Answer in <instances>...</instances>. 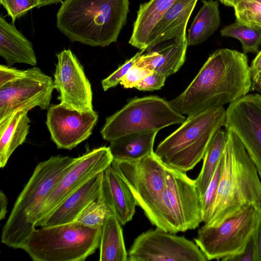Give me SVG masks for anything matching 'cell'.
Here are the masks:
<instances>
[{
	"label": "cell",
	"mask_w": 261,
	"mask_h": 261,
	"mask_svg": "<svg viewBox=\"0 0 261 261\" xmlns=\"http://www.w3.org/2000/svg\"><path fill=\"white\" fill-rule=\"evenodd\" d=\"M38 6L39 3L37 0H14L7 13L14 22L16 18L21 17L33 8H38Z\"/></svg>",
	"instance_id": "e575fe53"
},
{
	"label": "cell",
	"mask_w": 261,
	"mask_h": 261,
	"mask_svg": "<svg viewBox=\"0 0 261 261\" xmlns=\"http://www.w3.org/2000/svg\"><path fill=\"white\" fill-rule=\"evenodd\" d=\"M111 211L100 197L89 203L79 215L75 222L92 228L101 227Z\"/></svg>",
	"instance_id": "f1b7e54d"
},
{
	"label": "cell",
	"mask_w": 261,
	"mask_h": 261,
	"mask_svg": "<svg viewBox=\"0 0 261 261\" xmlns=\"http://www.w3.org/2000/svg\"><path fill=\"white\" fill-rule=\"evenodd\" d=\"M222 36L238 39L242 44L244 53H257L261 45V28L238 21L223 28Z\"/></svg>",
	"instance_id": "83f0119b"
},
{
	"label": "cell",
	"mask_w": 261,
	"mask_h": 261,
	"mask_svg": "<svg viewBox=\"0 0 261 261\" xmlns=\"http://www.w3.org/2000/svg\"><path fill=\"white\" fill-rule=\"evenodd\" d=\"M112 165L130 189L146 214L165 189L166 166L154 152L135 160H113Z\"/></svg>",
	"instance_id": "8fae6325"
},
{
	"label": "cell",
	"mask_w": 261,
	"mask_h": 261,
	"mask_svg": "<svg viewBox=\"0 0 261 261\" xmlns=\"http://www.w3.org/2000/svg\"><path fill=\"white\" fill-rule=\"evenodd\" d=\"M186 119L162 98L157 96L136 97L106 118L100 134L103 139L110 142L133 133L159 131L168 126L182 123Z\"/></svg>",
	"instance_id": "ba28073f"
},
{
	"label": "cell",
	"mask_w": 261,
	"mask_h": 261,
	"mask_svg": "<svg viewBox=\"0 0 261 261\" xmlns=\"http://www.w3.org/2000/svg\"><path fill=\"white\" fill-rule=\"evenodd\" d=\"M222 4L223 5L229 6L234 7L236 5L240 0H219Z\"/></svg>",
	"instance_id": "7bdbcfd3"
},
{
	"label": "cell",
	"mask_w": 261,
	"mask_h": 261,
	"mask_svg": "<svg viewBox=\"0 0 261 261\" xmlns=\"http://www.w3.org/2000/svg\"><path fill=\"white\" fill-rule=\"evenodd\" d=\"M39 3L38 8L48 5L58 3L61 2V0H37Z\"/></svg>",
	"instance_id": "b9f144b4"
},
{
	"label": "cell",
	"mask_w": 261,
	"mask_h": 261,
	"mask_svg": "<svg viewBox=\"0 0 261 261\" xmlns=\"http://www.w3.org/2000/svg\"><path fill=\"white\" fill-rule=\"evenodd\" d=\"M260 208L252 204L218 226L201 227L194 241L207 260L227 261L244 253L254 234Z\"/></svg>",
	"instance_id": "9c48e42d"
},
{
	"label": "cell",
	"mask_w": 261,
	"mask_h": 261,
	"mask_svg": "<svg viewBox=\"0 0 261 261\" xmlns=\"http://www.w3.org/2000/svg\"><path fill=\"white\" fill-rule=\"evenodd\" d=\"M129 261H205V256L192 241L156 227L142 233L128 253Z\"/></svg>",
	"instance_id": "7c38bea8"
},
{
	"label": "cell",
	"mask_w": 261,
	"mask_h": 261,
	"mask_svg": "<svg viewBox=\"0 0 261 261\" xmlns=\"http://www.w3.org/2000/svg\"><path fill=\"white\" fill-rule=\"evenodd\" d=\"M101 231L75 221L36 227L21 249L35 261H84L99 248Z\"/></svg>",
	"instance_id": "52a82bcc"
},
{
	"label": "cell",
	"mask_w": 261,
	"mask_h": 261,
	"mask_svg": "<svg viewBox=\"0 0 261 261\" xmlns=\"http://www.w3.org/2000/svg\"><path fill=\"white\" fill-rule=\"evenodd\" d=\"M8 199L5 194L0 192V219H4L7 213Z\"/></svg>",
	"instance_id": "ab89813d"
},
{
	"label": "cell",
	"mask_w": 261,
	"mask_h": 261,
	"mask_svg": "<svg viewBox=\"0 0 261 261\" xmlns=\"http://www.w3.org/2000/svg\"><path fill=\"white\" fill-rule=\"evenodd\" d=\"M98 118L94 110L81 112L60 103L49 107L46 124L57 148L71 150L90 137Z\"/></svg>",
	"instance_id": "2e32d148"
},
{
	"label": "cell",
	"mask_w": 261,
	"mask_h": 261,
	"mask_svg": "<svg viewBox=\"0 0 261 261\" xmlns=\"http://www.w3.org/2000/svg\"><path fill=\"white\" fill-rule=\"evenodd\" d=\"M145 50H141L134 57L125 62L116 70L113 72L107 78L101 81V85L104 91H107L120 84L121 80L127 74L130 68L136 63L139 57L142 55Z\"/></svg>",
	"instance_id": "1f68e13d"
},
{
	"label": "cell",
	"mask_w": 261,
	"mask_h": 261,
	"mask_svg": "<svg viewBox=\"0 0 261 261\" xmlns=\"http://www.w3.org/2000/svg\"><path fill=\"white\" fill-rule=\"evenodd\" d=\"M250 91L261 93V74L252 79Z\"/></svg>",
	"instance_id": "60d3db41"
},
{
	"label": "cell",
	"mask_w": 261,
	"mask_h": 261,
	"mask_svg": "<svg viewBox=\"0 0 261 261\" xmlns=\"http://www.w3.org/2000/svg\"><path fill=\"white\" fill-rule=\"evenodd\" d=\"M24 70H20L15 68L4 65L0 66V87L20 77Z\"/></svg>",
	"instance_id": "d590c367"
},
{
	"label": "cell",
	"mask_w": 261,
	"mask_h": 261,
	"mask_svg": "<svg viewBox=\"0 0 261 261\" xmlns=\"http://www.w3.org/2000/svg\"><path fill=\"white\" fill-rule=\"evenodd\" d=\"M145 215L152 225L170 233L196 228L202 222V213L195 180L166 166L163 193Z\"/></svg>",
	"instance_id": "8992f818"
},
{
	"label": "cell",
	"mask_w": 261,
	"mask_h": 261,
	"mask_svg": "<svg viewBox=\"0 0 261 261\" xmlns=\"http://www.w3.org/2000/svg\"><path fill=\"white\" fill-rule=\"evenodd\" d=\"M226 142V130L220 128L214 135L205 152L201 171L195 179L201 199L206 191L222 155Z\"/></svg>",
	"instance_id": "4316f807"
},
{
	"label": "cell",
	"mask_w": 261,
	"mask_h": 261,
	"mask_svg": "<svg viewBox=\"0 0 261 261\" xmlns=\"http://www.w3.org/2000/svg\"><path fill=\"white\" fill-rule=\"evenodd\" d=\"M77 160V158L58 155L37 164L3 228V244L14 249L22 248L27 237L36 228L42 203Z\"/></svg>",
	"instance_id": "277c9868"
},
{
	"label": "cell",
	"mask_w": 261,
	"mask_h": 261,
	"mask_svg": "<svg viewBox=\"0 0 261 261\" xmlns=\"http://www.w3.org/2000/svg\"><path fill=\"white\" fill-rule=\"evenodd\" d=\"M225 130L239 138L261 179V95L247 94L226 110Z\"/></svg>",
	"instance_id": "4fadbf2b"
},
{
	"label": "cell",
	"mask_w": 261,
	"mask_h": 261,
	"mask_svg": "<svg viewBox=\"0 0 261 261\" xmlns=\"http://www.w3.org/2000/svg\"><path fill=\"white\" fill-rule=\"evenodd\" d=\"M156 130L129 134L110 142L113 160H135L153 153Z\"/></svg>",
	"instance_id": "cb8c5ba5"
},
{
	"label": "cell",
	"mask_w": 261,
	"mask_h": 261,
	"mask_svg": "<svg viewBox=\"0 0 261 261\" xmlns=\"http://www.w3.org/2000/svg\"><path fill=\"white\" fill-rule=\"evenodd\" d=\"M113 161L109 147L105 146L94 149L77 157L76 163L60 179L42 203L37 222L49 214L80 186L103 172Z\"/></svg>",
	"instance_id": "9a60e30c"
},
{
	"label": "cell",
	"mask_w": 261,
	"mask_h": 261,
	"mask_svg": "<svg viewBox=\"0 0 261 261\" xmlns=\"http://www.w3.org/2000/svg\"><path fill=\"white\" fill-rule=\"evenodd\" d=\"M227 261H254V249L252 238L244 253L230 257Z\"/></svg>",
	"instance_id": "74e56055"
},
{
	"label": "cell",
	"mask_w": 261,
	"mask_h": 261,
	"mask_svg": "<svg viewBox=\"0 0 261 261\" xmlns=\"http://www.w3.org/2000/svg\"><path fill=\"white\" fill-rule=\"evenodd\" d=\"M223 163L222 154L206 191L201 198L202 222L204 223L207 218L216 195L221 177Z\"/></svg>",
	"instance_id": "4dcf8cb0"
},
{
	"label": "cell",
	"mask_w": 261,
	"mask_h": 261,
	"mask_svg": "<svg viewBox=\"0 0 261 261\" xmlns=\"http://www.w3.org/2000/svg\"><path fill=\"white\" fill-rule=\"evenodd\" d=\"M57 57L54 83L60 104L81 112L93 111L91 86L78 59L70 49Z\"/></svg>",
	"instance_id": "5bb4252c"
},
{
	"label": "cell",
	"mask_w": 261,
	"mask_h": 261,
	"mask_svg": "<svg viewBox=\"0 0 261 261\" xmlns=\"http://www.w3.org/2000/svg\"><path fill=\"white\" fill-rule=\"evenodd\" d=\"M0 56L9 66L15 63L35 66L37 63L31 42L2 16L0 17Z\"/></svg>",
	"instance_id": "44dd1931"
},
{
	"label": "cell",
	"mask_w": 261,
	"mask_h": 261,
	"mask_svg": "<svg viewBox=\"0 0 261 261\" xmlns=\"http://www.w3.org/2000/svg\"><path fill=\"white\" fill-rule=\"evenodd\" d=\"M101 197L121 225L132 220L137 205L135 197L112 164L103 172Z\"/></svg>",
	"instance_id": "ac0fdd59"
},
{
	"label": "cell",
	"mask_w": 261,
	"mask_h": 261,
	"mask_svg": "<svg viewBox=\"0 0 261 261\" xmlns=\"http://www.w3.org/2000/svg\"><path fill=\"white\" fill-rule=\"evenodd\" d=\"M100 261H126V251L121 224L114 214L105 220L99 244Z\"/></svg>",
	"instance_id": "d4e9b609"
},
{
	"label": "cell",
	"mask_w": 261,
	"mask_h": 261,
	"mask_svg": "<svg viewBox=\"0 0 261 261\" xmlns=\"http://www.w3.org/2000/svg\"><path fill=\"white\" fill-rule=\"evenodd\" d=\"M103 172L93 177L62 201L36 227H48L74 222L83 210L101 194Z\"/></svg>",
	"instance_id": "e0dca14e"
},
{
	"label": "cell",
	"mask_w": 261,
	"mask_h": 261,
	"mask_svg": "<svg viewBox=\"0 0 261 261\" xmlns=\"http://www.w3.org/2000/svg\"><path fill=\"white\" fill-rule=\"evenodd\" d=\"M233 8L236 21L261 28V0H240Z\"/></svg>",
	"instance_id": "f546056e"
},
{
	"label": "cell",
	"mask_w": 261,
	"mask_h": 261,
	"mask_svg": "<svg viewBox=\"0 0 261 261\" xmlns=\"http://www.w3.org/2000/svg\"><path fill=\"white\" fill-rule=\"evenodd\" d=\"M176 0H150L140 5L129 43L140 50L147 49L152 30Z\"/></svg>",
	"instance_id": "7402d4cb"
},
{
	"label": "cell",
	"mask_w": 261,
	"mask_h": 261,
	"mask_svg": "<svg viewBox=\"0 0 261 261\" xmlns=\"http://www.w3.org/2000/svg\"><path fill=\"white\" fill-rule=\"evenodd\" d=\"M153 71L134 65L120 82L124 88H133Z\"/></svg>",
	"instance_id": "d6a6232c"
},
{
	"label": "cell",
	"mask_w": 261,
	"mask_h": 261,
	"mask_svg": "<svg viewBox=\"0 0 261 261\" xmlns=\"http://www.w3.org/2000/svg\"><path fill=\"white\" fill-rule=\"evenodd\" d=\"M166 76L164 74L153 71L146 76L135 86L141 91H152L160 89L165 84Z\"/></svg>",
	"instance_id": "836d02e7"
},
{
	"label": "cell",
	"mask_w": 261,
	"mask_h": 261,
	"mask_svg": "<svg viewBox=\"0 0 261 261\" xmlns=\"http://www.w3.org/2000/svg\"><path fill=\"white\" fill-rule=\"evenodd\" d=\"M251 85L246 55L221 48L209 56L186 89L168 102L177 112L190 116L235 101L249 93Z\"/></svg>",
	"instance_id": "6da1fadb"
},
{
	"label": "cell",
	"mask_w": 261,
	"mask_h": 261,
	"mask_svg": "<svg viewBox=\"0 0 261 261\" xmlns=\"http://www.w3.org/2000/svg\"><path fill=\"white\" fill-rule=\"evenodd\" d=\"M187 46L186 34L181 35L161 49L141 55L135 65L168 76L176 72L184 63Z\"/></svg>",
	"instance_id": "ffe728a7"
},
{
	"label": "cell",
	"mask_w": 261,
	"mask_h": 261,
	"mask_svg": "<svg viewBox=\"0 0 261 261\" xmlns=\"http://www.w3.org/2000/svg\"><path fill=\"white\" fill-rule=\"evenodd\" d=\"M202 6L188 30V46L203 42L216 31L220 24L218 1L202 0Z\"/></svg>",
	"instance_id": "484cf974"
},
{
	"label": "cell",
	"mask_w": 261,
	"mask_h": 261,
	"mask_svg": "<svg viewBox=\"0 0 261 261\" xmlns=\"http://www.w3.org/2000/svg\"><path fill=\"white\" fill-rule=\"evenodd\" d=\"M198 0H176L152 30L148 48L186 34L190 16Z\"/></svg>",
	"instance_id": "d6986e66"
},
{
	"label": "cell",
	"mask_w": 261,
	"mask_h": 261,
	"mask_svg": "<svg viewBox=\"0 0 261 261\" xmlns=\"http://www.w3.org/2000/svg\"><path fill=\"white\" fill-rule=\"evenodd\" d=\"M129 0H64L57 27L71 42L105 47L117 41L126 24Z\"/></svg>",
	"instance_id": "3957f363"
},
{
	"label": "cell",
	"mask_w": 261,
	"mask_h": 261,
	"mask_svg": "<svg viewBox=\"0 0 261 261\" xmlns=\"http://www.w3.org/2000/svg\"><path fill=\"white\" fill-rule=\"evenodd\" d=\"M223 167L216 195L204 225L217 227L253 204L261 207V180L238 136L226 130Z\"/></svg>",
	"instance_id": "7a4b0ae2"
},
{
	"label": "cell",
	"mask_w": 261,
	"mask_h": 261,
	"mask_svg": "<svg viewBox=\"0 0 261 261\" xmlns=\"http://www.w3.org/2000/svg\"><path fill=\"white\" fill-rule=\"evenodd\" d=\"M226 113L221 107L188 116L160 143L155 155L168 167L186 173L192 170L203 159L216 132L224 126Z\"/></svg>",
	"instance_id": "5b68a950"
},
{
	"label": "cell",
	"mask_w": 261,
	"mask_h": 261,
	"mask_svg": "<svg viewBox=\"0 0 261 261\" xmlns=\"http://www.w3.org/2000/svg\"><path fill=\"white\" fill-rule=\"evenodd\" d=\"M250 69L252 79L261 74V50L251 62Z\"/></svg>",
	"instance_id": "f35d334b"
},
{
	"label": "cell",
	"mask_w": 261,
	"mask_h": 261,
	"mask_svg": "<svg viewBox=\"0 0 261 261\" xmlns=\"http://www.w3.org/2000/svg\"><path fill=\"white\" fill-rule=\"evenodd\" d=\"M54 89L52 78L38 67L25 70L20 77L0 87V122L19 110L46 109Z\"/></svg>",
	"instance_id": "30bf717a"
},
{
	"label": "cell",
	"mask_w": 261,
	"mask_h": 261,
	"mask_svg": "<svg viewBox=\"0 0 261 261\" xmlns=\"http://www.w3.org/2000/svg\"><path fill=\"white\" fill-rule=\"evenodd\" d=\"M252 240L254 249V261H261V207Z\"/></svg>",
	"instance_id": "8d00e7d4"
},
{
	"label": "cell",
	"mask_w": 261,
	"mask_h": 261,
	"mask_svg": "<svg viewBox=\"0 0 261 261\" xmlns=\"http://www.w3.org/2000/svg\"><path fill=\"white\" fill-rule=\"evenodd\" d=\"M28 111L19 110L0 122V167L3 168L14 151L25 140L31 121Z\"/></svg>",
	"instance_id": "603a6c76"
}]
</instances>
